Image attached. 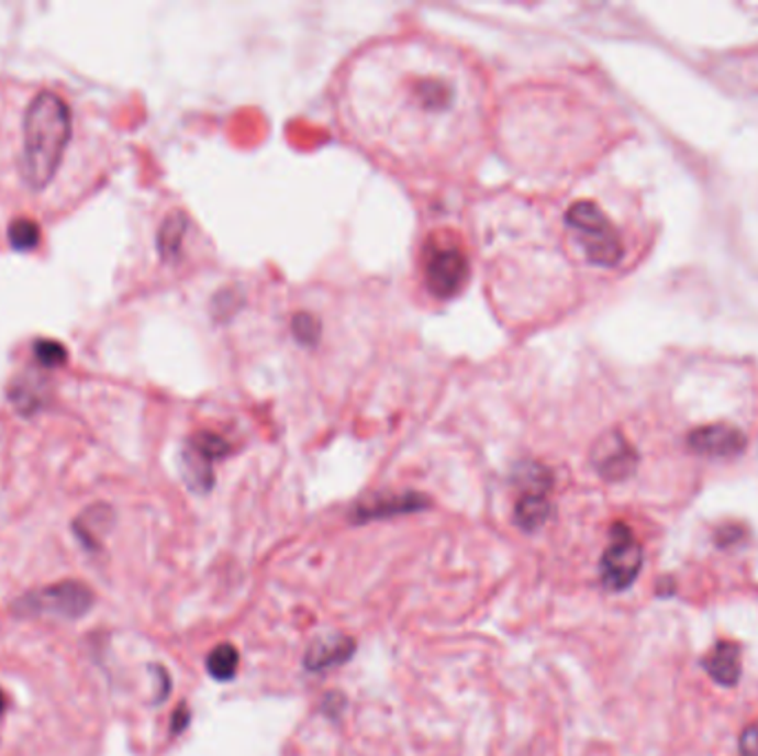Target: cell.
Returning a JSON list of instances; mask_svg holds the SVG:
<instances>
[{"label": "cell", "mask_w": 758, "mask_h": 756, "mask_svg": "<svg viewBox=\"0 0 758 756\" xmlns=\"http://www.w3.org/2000/svg\"><path fill=\"white\" fill-rule=\"evenodd\" d=\"M34 355L47 368H54V366H60L67 362V351L56 340H38L34 344Z\"/></svg>", "instance_id": "obj_18"}, {"label": "cell", "mask_w": 758, "mask_h": 756, "mask_svg": "<svg viewBox=\"0 0 758 756\" xmlns=\"http://www.w3.org/2000/svg\"><path fill=\"white\" fill-rule=\"evenodd\" d=\"M355 653H357L355 640L342 637V635L324 637V640H317L309 646L302 664H304V670L320 675V672H326V670H333V668L348 664L355 657Z\"/></svg>", "instance_id": "obj_11"}, {"label": "cell", "mask_w": 758, "mask_h": 756, "mask_svg": "<svg viewBox=\"0 0 758 756\" xmlns=\"http://www.w3.org/2000/svg\"><path fill=\"white\" fill-rule=\"evenodd\" d=\"M344 705H346V699H344L342 694H337V692H335V694L324 697V710L328 712V716H331V719H337Z\"/></svg>", "instance_id": "obj_23"}, {"label": "cell", "mask_w": 758, "mask_h": 756, "mask_svg": "<svg viewBox=\"0 0 758 756\" xmlns=\"http://www.w3.org/2000/svg\"><path fill=\"white\" fill-rule=\"evenodd\" d=\"M185 231H187V218L180 211L171 213L163 222L160 233H158V248H160L163 258H176L178 256V251L182 246Z\"/></svg>", "instance_id": "obj_16"}, {"label": "cell", "mask_w": 758, "mask_h": 756, "mask_svg": "<svg viewBox=\"0 0 758 756\" xmlns=\"http://www.w3.org/2000/svg\"><path fill=\"white\" fill-rule=\"evenodd\" d=\"M10 398L14 402V407L25 413L32 415L34 411H38L45 404V382L38 380L34 375H23L19 380H14V385L10 387Z\"/></svg>", "instance_id": "obj_14"}, {"label": "cell", "mask_w": 758, "mask_h": 756, "mask_svg": "<svg viewBox=\"0 0 758 756\" xmlns=\"http://www.w3.org/2000/svg\"><path fill=\"white\" fill-rule=\"evenodd\" d=\"M71 136V111L56 91H38L23 118L21 176L30 189H45L56 176Z\"/></svg>", "instance_id": "obj_1"}, {"label": "cell", "mask_w": 758, "mask_h": 756, "mask_svg": "<svg viewBox=\"0 0 758 756\" xmlns=\"http://www.w3.org/2000/svg\"><path fill=\"white\" fill-rule=\"evenodd\" d=\"M424 276L437 298H453L468 280L466 254L448 240H431L424 248Z\"/></svg>", "instance_id": "obj_6"}, {"label": "cell", "mask_w": 758, "mask_h": 756, "mask_svg": "<svg viewBox=\"0 0 758 756\" xmlns=\"http://www.w3.org/2000/svg\"><path fill=\"white\" fill-rule=\"evenodd\" d=\"M293 333L300 342L309 344V342H315L320 337V322L311 315H296L293 320Z\"/></svg>", "instance_id": "obj_19"}, {"label": "cell", "mask_w": 758, "mask_h": 756, "mask_svg": "<svg viewBox=\"0 0 758 756\" xmlns=\"http://www.w3.org/2000/svg\"><path fill=\"white\" fill-rule=\"evenodd\" d=\"M568 226L575 231L577 242L590 263L599 267H614L623 258V244L607 220V215L590 200L575 202L566 213Z\"/></svg>", "instance_id": "obj_3"}, {"label": "cell", "mask_w": 758, "mask_h": 756, "mask_svg": "<svg viewBox=\"0 0 758 756\" xmlns=\"http://www.w3.org/2000/svg\"><path fill=\"white\" fill-rule=\"evenodd\" d=\"M431 509V499L420 492H404V494H393V497H379L370 503H359L353 511L350 520L355 524H368L377 520H391L400 515H411Z\"/></svg>", "instance_id": "obj_9"}, {"label": "cell", "mask_w": 758, "mask_h": 756, "mask_svg": "<svg viewBox=\"0 0 758 756\" xmlns=\"http://www.w3.org/2000/svg\"><path fill=\"white\" fill-rule=\"evenodd\" d=\"M113 511L107 503H93L87 511H82L74 522V535L87 551H98L102 535L113 526Z\"/></svg>", "instance_id": "obj_13"}, {"label": "cell", "mask_w": 758, "mask_h": 756, "mask_svg": "<svg viewBox=\"0 0 758 756\" xmlns=\"http://www.w3.org/2000/svg\"><path fill=\"white\" fill-rule=\"evenodd\" d=\"M703 670L723 688H734L740 679V646L734 642H718L701 662Z\"/></svg>", "instance_id": "obj_12"}, {"label": "cell", "mask_w": 758, "mask_h": 756, "mask_svg": "<svg viewBox=\"0 0 758 756\" xmlns=\"http://www.w3.org/2000/svg\"><path fill=\"white\" fill-rule=\"evenodd\" d=\"M597 472L607 481H623L637 468V453L618 433H610L592 451Z\"/></svg>", "instance_id": "obj_8"}, {"label": "cell", "mask_w": 758, "mask_h": 756, "mask_svg": "<svg viewBox=\"0 0 758 756\" xmlns=\"http://www.w3.org/2000/svg\"><path fill=\"white\" fill-rule=\"evenodd\" d=\"M740 537H743V529H740V526H734V524H727V526H723V529L716 533V544H718L721 548H727V546L740 542Z\"/></svg>", "instance_id": "obj_22"}, {"label": "cell", "mask_w": 758, "mask_h": 756, "mask_svg": "<svg viewBox=\"0 0 758 756\" xmlns=\"http://www.w3.org/2000/svg\"><path fill=\"white\" fill-rule=\"evenodd\" d=\"M644 568V546L623 522L610 529V544L599 562V577L605 590L623 592L637 581Z\"/></svg>", "instance_id": "obj_4"}, {"label": "cell", "mask_w": 758, "mask_h": 756, "mask_svg": "<svg viewBox=\"0 0 758 756\" xmlns=\"http://www.w3.org/2000/svg\"><path fill=\"white\" fill-rule=\"evenodd\" d=\"M228 455V444L209 431L193 435L182 451V475L191 490L209 492L215 475L213 464Z\"/></svg>", "instance_id": "obj_7"}, {"label": "cell", "mask_w": 758, "mask_h": 756, "mask_svg": "<svg viewBox=\"0 0 758 756\" xmlns=\"http://www.w3.org/2000/svg\"><path fill=\"white\" fill-rule=\"evenodd\" d=\"M520 497L515 501V524L524 533H537L553 515V472L542 464H524L517 470Z\"/></svg>", "instance_id": "obj_5"}, {"label": "cell", "mask_w": 758, "mask_h": 756, "mask_svg": "<svg viewBox=\"0 0 758 756\" xmlns=\"http://www.w3.org/2000/svg\"><path fill=\"white\" fill-rule=\"evenodd\" d=\"M8 240L12 248L23 251V254L34 251L41 244V226L30 218H16L8 229Z\"/></svg>", "instance_id": "obj_17"}, {"label": "cell", "mask_w": 758, "mask_h": 756, "mask_svg": "<svg viewBox=\"0 0 758 756\" xmlns=\"http://www.w3.org/2000/svg\"><path fill=\"white\" fill-rule=\"evenodd\" d=\"M5 705H8V699H5V692H3V690H0V714H3V712H5Z\"/></svg>", "instance_id": "obj_25"}, {"label": "cell", "mask_w": 758, "mask_h": 756, "mask_svg": "<svg viewBox=\"0 0 758 756\" xmlns=\"http://www.w3.org/2000/svg\"><path fill=\"white\" fill-rule=\"evenodd\" d=\"M738 754L740 756H758V725H747L738 736Z\"/></svg>", "instance_id": "obj_20"}, {"label": "cell", "mask_w": 758, "mask_h": 756, "mask_svg": "<svg viewBox=\"0 0 758 756\" xmlns=\"http://www.w3.org/2000/svg\"><path fill=\"white\" fill-rule=\"evenodd\" d=\"M189 723H191V710L187 703H180L178 710L174 712V719H171V736L185 732L189 727Z\"/></svg>", "instance_id": "obj_21"}, {"label": "cell", "mask_w": 758, "mask_h": 756, "mask_svg": "<svg viewBox=\"0 0 758 756\" xmlns=\"http://www.w3.org/2000/svg\"><path fill=\"white\" fill-rule=\"evenodd\" d=\"M657 594L659 597H675V581L672 577H664L657 586Z\"/></svg>", "instance_id": "obj_24"}, {"label": "cell", "mask_w": 758, "mask_h": 756, "mask_svg": "<svg viewBox=\"0 0 758 756\" xmlns=\"http://www.w3.org/2000/svg\"><path fill=\"white\" fill-rule=\"evenodd\" d=\"M96 605L93 590L78 579H63L36 590L25 592L12 603V610L21 619H56L78 621Z\"/></svg>", "instance_id": "obj_2"}, {"label": "cell", "mask_w": 758, "mask_h": 756, "mask_svg": "<svg viewBox=\"0 0 758 756\" xmlns=\"http://www.w3.org/2000/svg\"><path fill=\"white\" fill-rule=\"evenodd\" d=\"M688 446L699 455L710 457H734L745 448V437L740 431L723 424H712L696 429L688 435Z\"/></svg>", "instance_id": "obj_10"}, {"label": "cell", "mask_w": 758, "mask_h": 756, "mask_svg": "<svg viewBox=\"0 0 758 756\" xmlns=\"http://www.w3.org/2000/svg\"><path fill=\"white\" fill-rule=\"evenodd\" d=\"M237 666H239V653L231 644L215 646L207 657V672L211 679L220 683L233 681L237 675Z\"/></svg>", "instance_id": "obj_15"}]
</instances>
